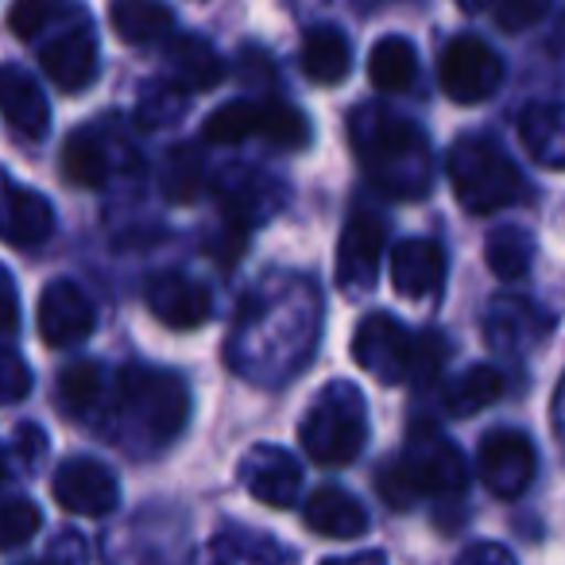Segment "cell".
<instances>
[{"label":"cell","mask_w":565,"mask_h":565,"mask_svg":"<svg viewBox=\"0 0 565 565\" xmlns=\"http://www.w3.org/2000/svg\"><path fill=\"white\" fill-rule=\"evenodd\" d=\"M349 140L356 148V159L369 171V179L387 198L415 202L430 190L434 156L423 128L407 117H395L384 109H353L349 120Z\"/></svg>","instance_id":"cell-1"},{"label":"cell","mask_w":565,"mask_h":565,"mask_svg":"<svg viewBox=\"0 0 565 565\" xmlns=\"http://www.w3.org/2000/svg\"><path fill=\"white\" fill-rule=\"evenodd\" d=\"M109 415L140 434L148 446H167L179 438L190 418V392L174 372L125 369L113 380Z\"/></svg>","instance_id":"cell-2"},{"label":"cell","mask_w":565,"mask_h":565,"mask_svg":"<svg viewBox=\"0 0 565 565\" xmlns=\"http://www.w3.org/2000/svg\"><path fill=\"white\" fill-rule=\"evenodd\" d=\"M299 438L310 461L326 465V469L353 465L369 441V411H364L361 387L345 384V380L326 384L302 418Z\"/></svg>","instance_id":"cell-3"},{"label":"cell","mask_w":565,"mask_h":565,"mask_svg":"<svg viewBox=\"0 0 565 565\" xmlns=\"http://www.w3.org/2000/svg\"><path fill=\"white\" fill-rule=\"evenodd\" d=\"M446 174L454 198L469 213L484 217V213L508 210L523 198V174L511 163V156L492 140H480V136H465L454 143L446 159Z\"/></svg>","instance_id":"cell-4"},{"label":"cell","mask_w":565,"mask_h":565,"mask_svg":"<svg viewBox=\"0 0 565 565\" xmlns=\"http://www.w3.org/2000/svg\"><path fill=\"white\" fill-rule=\"evenodd\" d=\"M407 465L411 480L423 495H461L469 484V469H465V457L438 426L415 423L411 426L407 449L399 457Z\"/></svg>","instance_id":"cell-5"},{"label":"cell","mask_w":565,"mask_h":565,"mask_svg":"<svg viewBox=\"0 0 565 565\" xmlns=\"http://www.w3.org/2000/svg\"><path fill=\"white\" fill-rule=\"evenodd\" d=\"M438 82L454 102L480 105L500 89L503 63L484 40H477V35H457V40H449L446 51H441Z\"/></svg>","instance_id":"cell-6"},{"label":"cell","mask_w":565,"mask_h":565,"mask_svg":"<svg viewBox=\"0 0 565 565\" xmlns=\"http://www.w3.org/2000/svg\"><path fill=\"white\" fill-rule=\"evenodd\" d=\"M353 356L380 384H403L411 380V364H415V333L392 315H369L356 326Z\"/></svg>","instance_id":"cell-7"},{"label":"cell","mask_w":565,"mask_h":565,"mask_svg":"<svg viewBox=\"0 0 565 565\" xmlns=\"http://www.w3.org/2000/svg\"><path fill=\"white\" fill-rule=\"evenodd\" d=\"M387 228L376 213H353L338 244V287L349 299H369L384 259Z\"/></svg>","instance_id":"cell-8"},{"label":"cell","mask_w":565,"mask_h":565,"mask_svg":"<svg viewBox=\"0 0 565 565\" xmlns=\"http://www.w3.org/2000/svg\"><path fill=\"white\" fill-rule=\"evenodd\" d=\"M539 457H534V441L519 430H492L477 449V472L484 488L500 500H515L531 488Z\"/></svg>","instance_id":"cell-9"},{"label":"cell","mask_w":565,"mask_h":565,"mask_svg":"<svg viewBox=\"0 0 565 565\" xmlns=\"http://www.w3.org/2000/svg\"><path fill=\"white\" fill-rule=\"evenodd\" d=\"M35 326H40V338L51 349H71L94 333V302H89V295L82 291L78 282L55 279L43 287L40 307H35Z\"/></svg>","instance_id":"cell-10"},{"label":"cell","mask_w":565,"mask_h":565,"mask_svg":"<svg viewBox=\"0 0 565 565\" xmlns=\"http://www.w3.org/2000/svg\"><path fill=\"white\" fill-rule=\"evenodd\" d=\"M51 492H55V500L66 511L89 519L109 515L120 503L117 477L102 461H94V457H71V461L58 465L55 480H51Z\"/></svg>","instance_id":"cell-11"},{"label":"cell","mask_w":565,"mask_h":565,"mask_svg":"<svg viewBox=\"0 0 565 565\" xmlns=\"http://www.w3.org/2000/svg\"><path fill=\"white\" fill-rule=\"evenodd\" d=\"M241 484L267 508H291L302 492V469L287 449L252 446L241 461Z\"/></svg>","instance_id":"cell-12"},{"label":"cell","mask_w":565,"mask_h":565,"mask_svg":"<svg viewBox=\"0 0 565 565\" xmlns=\"http://www.w3.org/2000/svg\"><path fill=\"white\" fill-rule=\"evenodd\" d=\"M43 71L63 94H78L97 78V35L86 20L63 28L47 47L40 51Z\"/></svg>","instance_id":"cell-13"},{"label":"cell","mask_w":565,"mask_h":565,"mask_svg":"<svg viewBox=\"0 0 565 565\" xmlns=\"http://www.w3.org/2000/svg\"><path fill=\"white\" fill-rule=\"evenodd\" d=\"M446 282V252L441 244L411 236L392 248V287L407 302H430Z\"/></svg>","instance_id":"cell-14"},{"label":"cell","mask_w":565,"mask_h":565,"mask_svg":"<svg viewBox=\"0 0 565 565\" xmlns=\"http://www.w3.org/2000/svg\"><path fill=\"white\" fill-rule=\"evenodd\" d=\"M148 307L167 330H198V326L210 322L213 299L198 279H186L179 271H163L148 282Z\"/></svg>","instance_id":"cell-15"},{"label":"cell","mask_w":565,"mask_h":565,"mask_svg":"<svg viewBox=\"0 0 565 565\" xmlns=\"http://www.w3.org/2000/svg\"><path fill=\"white\" fill-rule=\"evenodd\" d=\"M0 97H4V120L20 140H43L51 125V109L43 89L20 66H4L0 74Z\"/></svg>","instance_id":"cell-16"},{"label":"cell","mask_w":565,"mask_h":565,"mask_svg":"<svg viewBox=\"0 0 565 565\" xmlns=\"http://www.w3.org/2000/svg\"><path fill=\"white\" fill-rule=\"evenodd\" d=\"M302 523L322 539H361L369 531V511L345 488H318L302 508Z\"/></svg>","instance_id":"cell-17"},{"label":"cell","mask_w":565,"mask_h":565,"mask_svg":"<svg viewBox=\"0 0 565 565\" xmlns=\"http://www.w3.org/2000/svg\"><path fill=\"white\" fill-rule=\"evenodd\" d=\"M55 233V210L43 194L4 182V236L12 248H40Z\"/></svg>","instance_id":"cell-18"},{"label":"cell","mask_w":565,"mask_h":565,"mask_svg":"<svg viewBox=\"0 0 565 565\" xmlns=\"http://www.w3.org/2000/svg\"><path fill=\"white\" fill-rule=\"evenodd\" d=\"M55 392H58V407L71 418H78V423H94V418L109 415L113 384L102 372V364L78 361V364H71V369H63Z\"/></svg>","instance_id":"cell-19"},{"label":"cell","mask_w":565,"mask_h":565,"mask_svg":"<svg viewBox=\"0 0 565 565\" xmlns=\"http://www.w3.org/2000/svg\"><path fill=\"white\" fill-rule=\"evenodd\" d=\"M519 136H523V148L531 151L534 163L550 167V171H565V105H526L519 117Z\"/></svg>","instance_id":"cell-20"},{"label":"cell","mask_w":565,"mask_h":565,"mask_svg":"<svg viewBox=\"0 0 565 565\" xmlns=\"http://www.w3.org/2000/svg\"><path fill=\"white\" fill-rule=\"evenodd\" d=\"M167 71H171L174 86L190 89V94H205V89H213L225 78V63L217 58V51L205 40H198V35L171 40V47H167Z\"/></svg>","instance_id":"cell-21"},{"label":"cell","mask_w":565,"mask_h":565,"mask_svg":"<svg viewBox=\"0 0 565 565\" xmlns=\"http://www.w3.org/2000/svg\"><path fill=\"white\" fill-rule=\"evenodd\" d=\"M353 66V47H349L345 32L333 24H318L307 32L302 40V71H307L310 82L318 86H338L341 78Z\"/></svg>","instance_id":"cell-22"},{"label":"cell","mask_w":565,"mask_h":565,"mask_svg":"<svg viewBox=\"0 0 565 565\" xmlns=\"http://www.w3.org/2000/svg\"><path fill=\"white\" fill-rule=\"evenodd\" d=\"M109 24L125 43L148 47V43H159L171 35L174 17L167 4H159V0H113Z\"/></svg>","instance_id":"cell-23"},{"label":"cell","mask_w":565,"mask_h":565,"mask_svg":"<svg viewBox=\"0 0 565 565\" xmlns=\"http://www.w3.org/2000/svg\"><path fill=\"white\" fill-rule=\"evenodd\" d=\"M113 171V151L105 143V136H97L94 128H78V132L66 136L63 143V174L74 186L97 190L109 182Z\"/></svg>","instance_id":"cell-24"},{"label":"cell","mask_w":565,"mask_h":565,"mask_svg":"<svg viewBox=\"0 0 565 565\" xmlns=\"http://www.w3.org/2000/svg\"><path fill=\"white\" fill-rule=\"evenodd\" d=\"M369 78L376 89L384 94H399V89H411L418 78V51L411 40L403 35H384L376 47L369 51Z\"/></svg>","instance_id":"cell-25"},{"label":"cell","mask_w":565,"mask_h":565,"mask_svg":"<svg viewBox=\"0 0 565 565\" xmlns=\"http://www.w3.org/2000/svg\"><path fill=\"white\" fill-rule=\"evenodd\" d=\"M500 395H503V372L492 369V364H472V369H465L446 387V411L457 418H469L480 415L484 407H492Z\"/></svg>","instance_id":"cell-26"},{"label":"cell","mask_w":565,"mask_h":565,"mask_svg":"<svg viewBox=\"0 0 565 565\" xmlns=\"http://www.w3.org/2000/svg\"><path fill=\"white\" fill-rule=\"evenodd\" d=\"M534 259V236L526 233V228L519 225H503L495 228L492 236H488L484 244V264L492 267V275H500V279H523L526 267H531Z\"/></svg>","instance_id":"cell-27"},{"label":"cell","mask_w":565,"mask_h":565,"mask_svg":"<svg viewBox=\"0 0 565 565\" xmlns=\"http://www.w3.org/2000/svg\"><path fill=\"white\" fill-rule=\"evenodd\" d=\"M221 198H225V213L236 221V233L244 228V221H248V213H256V217H267V210H271V202H264V194H271V179H264V174H252V171H225L217 182Z\"/></svg>","instance_id":"cell-28"},{"label":"cell","mask_w":565,"mask_h":565,"mask_svg":"<svg viewBox=\"0 0 565 565\" xmlns=\"http://www.w3.org/2000/svg\"><path fill=\"white\" fill-rule=\"evenodd\" d=\"M159 182H163L167 202H174V205L194 202V198L202 194V182H205L202 151L190 148V143L171 148V151H167V159H163V171H159Z\"/></svg>","instance_id":"cell-29"},{"label":"cell","mask_w":565,"mask_h":565,"mask_svg":"<svg viewBox=\"0 0 565 565\" xmlns=\"http://www.w3.org/2000/svg\"><path fill=\"white\" fill-rule=\"evenodd\" d=\"M259 128H264V105L228 102V105H221L217 113L205 117L202 136L210 143H225V148H233V143H244L248 136H259Z\"/></svg>","instance_id":"cell-30"},{"label":"cell","mask_w":565,"mask_h":565,"mask_svg":"<svg viewBox=\"0 0 565 565\" xmlns=\"http://www.w3.org/2000/svg\"><path fill=\"white\" fill-rule=\"evenodd\" d=\"M259 136H264L271 148L279 151H299L302 143L310 140V125L307 117H302L295 105L287 102H267L264 105V128H259Z\"/></svg>","instance_id":"cell-31"},{"label":"cell","mask_w":565,"mask_h":565,"mask_svg":"<svg viewBox=\"0 0 565 565\" xmlns=\"http://www.w3.org/2000/svg\"><path fill=\"white\" fill-rule=\"evenodd\" d=\"M66 12V0H12L9 28L20 40H35L43 28H51Z\"/></svg>","instance_id":"cell-32"},{"label":"cell","mask_w":565,"mask_h":565,"mask_svg":"<svg viewBox=\"0 0 565 565\" xmlns=\"http://www.w3.org/2000/svg\"><path fill=\"white\" fill-rule=\"evenodd\" d=\"M43 526V511L35 508V500H24V495H12L4 503V519H0V534H4V546L17 550L24 542H32V534Z\"/></svg>","instance_id":"cell-33"},{"label":"cell","mask_w":565,"mask_h":565,"mask_svg":"<svg viewBox=\"0 0 565 565\" xmlns=\"http://www.w3.org/2000/svg\"><path fill=\"white\" fill-rule=\"evenodd\" d=\"M182 109H186V89H179L174 82H167V86H156L140 97L136 117H140V125H148V128L151 125H174Z\"/></svg>","instance_id":"cell-34"},{"label":"cell","mask_w":565,"mask_h":565,"mask_svg":"<svg viewBox=\"0 0 565 565\" xmlns=\"http://www.w3.org/2000/svg\"><path fill=\"white\" fill-rule=\"evenodd\" d=\"M376 488H380V495H384L387 508H395V511H407V508H415V503L423 500V492L415 488V480H411L407 465H403L399 457H395V461H387V465H380Z\"/></svg>","instance_id":"cell-35"},{"label":"cell","mask_w":565,"mask_h":565,"mask_svg":"<svg viewBox=\"0 0 565 565\" xmlns=\"http://www.w3.org/2000/svg\"><path fill=\"white\" fill-rule=\"evenodd\" d=\"M449 361V341L438 330H426L415 338V364H411V384H430Z\"/></svg>","instance_id":"cell-36"},{"label":"cell","mask_w":565,"mask_h":565,"mask_svg":"<svg viewBox=\"0 0 565 565\" xmlns=\"http://www.w3.org/2000/svg\"><path fill=\"white\" fill-rule=\"evenodd\" d=\"M546 12H550V0H500V4H495V24L508 35H515V32L534 28Z\"/></svg>","instance_id":"cell-37"},{"label":"cell","mask_w":565,"mask_h":565,"mask_svg":"<svg viewBox=\"0 0 565 565\" xmlns=\"http://www.w3.org/2000/svg\"><path fill=\"white\" fill-rule=\"evenodd\" d=\"M43 457H47V434H43V426L35 423L17 426V434L9 441V461L20 465V469H40Z\"/></svg>","instance_id":"cell-38"},{"label":"cell","mask_w":565,"mask_h":565,"mask_svg":"<svg viewBox=\"0 0 565 565\" xmlns=\"http://www.w3.org/2000/svg\"><path fill=\"white\" fill-rule=\"evenodd\" d=\"M47 565H89V546L78 531H58L47 542Z\"/></svg>","instance_id":"cell-39"},{"label":"cell","mask_w":565,"mask_h":565,"mask_svg":"<svg viewBox=\"0 0 565 565\" xmlns=\"http://www.w3.org/2000/svg\"><path fill=\"white\" fill-rule=\"evenodd\" d=\"M0 392H4V403H20L32 392V369H28L17 349H9V356H4V384H0Z\"/></svg>","instance_id":"cell-40"},{"label":"cell","mask_w":565,"mask_h":565,"mask_svg":"<svg viewBox=\"0 0 565 565\" xmlns=\"http://www.w3.org/2000/svg\"><path fill=\"white\" fill-rule=\"evenodd\" d=\"M457 565H519V562L500 542H472V546H465V554L457 557Z\"/></svg>","instance_id":"cell-41"},{"label":"cell","mask_w":565,"mask_h":565,"mask_svg":"<svg viewBox=\"0 0 565 565\" xmlns=\"http://www.w3.org/2000/svg\"><path fill=\"white\" fill-rule=\"evenodd\" d=\"M4 275V330H9V338L17 333L20 326V299H17V282H12V271H0Z\"/></svg>","instance_id":"cell-42"},{"label":"cell","mask_w":565,"mask_h":565,"mask_svg":"<svg viewBox=\"0 0 565 565\" xmlns=\"http://www.w3.org/2000/svg\"><path fill=\"white\" fill-rule=\"evenodd\" d=\"M322 565H387V557L380 550H361V554H349V557H330Z\"/></svg>","instance_id":"cell-43"},{"label":"cell","mask_w":565,"mask_h":565,"mask_svg":"<svg viewBox=\"0 0 565 565\" xmlns=\"http://www.w3.org/2000/svg\"><path fill=\"white\" fill-rule=\"evenodd\" d=\"M454 4H461L465 12H484L488 4H492V0H454Z\"/></svg>","instance_id":"cell-44"}]
</instances>
